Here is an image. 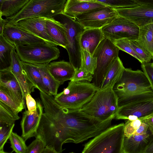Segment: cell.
<instances>
[{
  "mask_svg": "<svg viewBox=\"0 0 153 153\" xmlns=\"http://www.w3.org/2000/svg\"><path fill=\"white\" fill-rule=\"evenodd\" d=\"M81 65L93 75L96 67V59L88 51L81 49Z\"/></svg>",
  "mask_w": 153,
  "mask_h": 153,
  "instance_id": "836d02e7",
  "label": "cell"
},
{
  "mask_svg": "<svg viewBox=\"0 0 153 153\" xmlns=\"http://www.w3.org/2000/svg\"><path fill=\"white\" fill-rule=\"evenodd\" d=\"M130 43L133 50L141 59V64L149 63L152 56L141 47L136 40H130Z\"/></svg>",
  "mask_w": 153,
  "mask_h": 153,
  "instance_id": "e575fe53",
  "label": "cell"
},
{
  "mask_svg": "<svg viewBox=\"0 0 153 153\" xmlns=\"http://www.w3.org/2000/svg\"><path fill=\"white\" fill-rule=\"evenodd\" d=\"M113 42L120 50L123 51L132 56L141 63V59L134 51L131 46L130 40L127 39H123L115 41Z\"/></svg>",
  "mask_w": 153,
  "mask_h": 153,
  "instance_id": "d590c367",
  "label": "cell"
},
{
  "mask_svg": "<svg viewBox=\"0 0 153 153\" xmlns=\"http://www.w3.org/2000/svg\"><path fill=\"white\" fill-rule=\"evenodd\" d=\"M60 22L65 28L68 46L67 50L69 62L75 70L81 66L80 39L85 29L76 20H74L62 13L58 15Z\"/></svg>",
  "mask_w": 153,
  "mask_h": 153,
  "instance_id": "30bf717a",
  "label": "cell"
},
{
  "mask_svg": "<svg viewBox=\"0 0 153 153\" xmlns=\"http://www.w3.org/2000/svg\"><path fill=\"white\" fill-rule=\"evenodd\" d=\"M152 65H153V62H152Z\"/></svg>",
  "mask_w": 153,
  "mask_h": 153,
  "instance_id": "7dc6e473",
  "label": "cell"
},
{
  "mask_svg": "<svg viewBox=\"0 0 153 153\" xmlns=\"http://www.w3.org/2000/svg\"><path fill=\"white\" fill-rule=\"evenodd\" d=\"M124 125L111 126L85 145L82 153H124Z\"/></svg>",
  "mask_w": 153,
  "mask_h": 153,
  "instance_id": "3957f363",
  "label": "cell"
},
{
  "mask_svg": "<svg viewBox=\"0 0 153 153\" xmlns=\"http://www.w3.org/2000/svg\"><path fill=\"white\" fill-rule=\"evenodd\" d=\"M0 153H8L4 152V151L3 149H2V150H0Z\"/></svg>",
  "mask_w": 153,
  "mask_h": 153,
  "instance_id": "bcb514c9",
  "label": "cell"
},
{
  "mask_svg": "<svg viewBox=\"0 0 153 153\" xmlns=\"http://www.w3.org/2000/svg\"><path fill=\"white\" fill-rule=\"evenodd\" d=\"M66 0H30L15 15L6 19V25H14L19 21L26 19L43 17L53 18L63 13Z\"/></svg>",
  "mask_w": 153,
  "mask_h": 153,
  "instance_id": "52a82bcc",
  "label": "cell"
},
{
  "mask_svg": "<svg viewBox=\"0 0 153 153\" xmlns=\"http://www.w3.org/2000/svg\"><path fill=\"white\" fill-rule=\"evenodd\" d=\"M119 50L112 42L105 38L94 52L92 56L96 58L97 63L92 81L98 90L110 67L119 57Z\"/></svg>",
  "mask_w": 153,
  "mask_h": 153,
  "instance_id": "8fae6325",
  "label": "cell"
},
{
  "mask_svg": "<svg viewBox=\"0 0 153 153\" xmlns=\"http://www.w3.org/2000/svg\"><path fill=\"white\" fill-rule=\"evenodd\" d=\"M15 46L0 35V70L9 68L11 63V53Z\"/></svg>",
  "mask_w": 153,
  "mask_h": 153,
  "instance_id": "f1b7e54d",
  "label": "cell"
},
{
  "mask_svg": "<svg viewBox=\"0 0 153 153\" xmlns=\"http://www.w3.org/2000/svg\"><path fill=\"white\" fill-rule=\"evenodd\" d=\"M143 153H153V139Z\"/></svg>",
  "mask_w": 153,
  "mask_h": 153,
  "instance_id": "ee69618b",
  "label": "cell"
},
{
  "mask_svg": "<svg viewBox=\"0 0 153 153\" xmlns=\"http://www.w3.org/2000/svg\"><path fill=\"white\" fill-rule=\"evenodd\" d=\"M0 101L11 108L18 114L25 108L13 97L6 87L0 85Z\"/></svg>",
  "mask_w": 153,
  "mask_h": 153,
  "instance_id": "f546056e",
  "label": "cell"
},
{
  "mask_svg": "<svg viewBox=\"0 0 153 153\" xmlns=\"http://www.w3.org/2000/svg\"><path fill=\"white\" fill-rule=\"evenodd\" d=\"M92 79L93 75L81 65L79 68L75 70L74 75L70 81L73 82L86 81L91 82Z\"/></svg>",
  "mask_w": 153,
  "mask_h": 153,
  "instance_id": "8d00e7d4",
  "label": "cell"
},
{
  "mask_svg": "<svg viewBox=\"0 0 153 153\" xmlns=\"http://www.w3.org/2000/svg\"><path fill=\"white\" fill-rule=\"evenodd\" d=\"M11 70L18 80L25 99L27 95L34 92L36 88L25 73L16 49L11 52Z\"/></svg>",
  "mask_w": 153,
  "mask_h": 153,
  "instance_id": "d6986e66",
  "label": "cell"
},
{
  "mask_svg": "<svg viewBox=\"0 0 153 153\" xmlns=\"http://www.w3.org/2000/svg\"><path fill=\"white\" fill-rule=\"evenodd\" d=\"M46 28L51 39L59 46L66 49L68 41L63 24L54 18H46Z\"/></svg>",
  "mask_w": 153,
  "mask_h": 153,
  "instance_id": "603a6c76",
  "label": "cell"
},
{
  "mask_svg": "<svg viewBox=\"0 0 153 153\" xmlns=\"http://www.w3.org/2000/svg\"><path fill=\"white\" fill-rule=\"evenodd\" d=\"M141 67L149 79L153 90V66L152 63L149 62L142 64Z\"/></svg>",
  "mask_w": 153,
  "mask_h": 153,
  "instance_id": "ab89813d",
  "label": "cell"
},
{
  "mask_svg": "<svg viewBox=\"0 0 153 153\" xmlns=\"http://www.w3.org/2000/svg\"><path fill=\"white\" fill-rule=\"evenodd\" d=\"M8 22L7 19H4L0 16V35L2 34L4 28Z\"/></svg>",
  "mask_w": 153,
  "mask_h": 153,
  "instance_id": "7bdbcfd3",
  "label": "cell"
},
{
  "mask_svg": "<svg viewBox=\"0 0 153 153\" xmlns=\"http://www.w3.org/2000/svg\"><path fill=\"white\" fill-rule=\"evenodd\" d=\"M25 100L27 110L30 112L36 111V102L30 94L27 95Z\"/></svg>",
  "mask_w": 153,
  "mask_h": 153,
  "instance_id": "60d3db41",
  "label": "cell"
},
{
  "mask_svg": "<svg viewBox=\"0 0 153 153\" xmlns=\"http://www.w3.org/2000/svg\"><path fill=\"white\" fill-rule=\"evenodd\" d=\"M99 2L114 9L132 8L140 6L141 0H96Z\"/></svg>",
  "mask_w": 153,
  "mask_h": 153,
  "instance_id": "4dcf8cb0",
  "label": "cell"
},
{
  "mask_svg": "<svg viewBox=\"0 0 153 153\" xmlns=\"http://www.w3.org/2000/svg\"><path fill=\"white\" fill-rule=\"evenodd\" d=\"M117 97L112 88L97 90L91 100L80 110L102 121L115 118L118 108Z\"/></svg>",
  "mask_w": 153,
  "mask_h": 153,
  "instance_id": "8992f818",
  "label": "cell"
},
{
  "mask_svg": "<svg viewBox=\"0 0 153 153\" xmlns=\"http://www.w3.org/2000/svg\"><path fill=\"white\" fill-rule=\"evenodd\" d=\"M30 0H0V16L10 18L18 13Z\"/></svg>",
  "mask_w": 153,
  "mask_h": 153,
  "instance_id": "83f0119b",
  "label": "cell"
},
{
  "mask_svg": "<svg viewBox=\"0 0 153 153\" xmlns=\"http://www.w3.org/2000/svg\"><path fill=\"white\" fill-rule=\"evenodd\" d=\"M14 126L15 124L0 126V150L3 149L5 143L13 132Z\"/></svg>",
  "mask_w": 153,
  "mask_h": 153,
  "instance_id": "74e56055",
  "label": "cell"
},
{
  "mask_svg": "<svg viewBox=\"0 0 153 153\" xmlns=\"http://www.w3.org/2000/svg\"><path fill=\"white\" fill-rule=\"evenodd\" d=\"M48 71L54 79L60 85L73 78L75 69L70 62L64 60L53 62L48 65Z\"/></svg>",
  "mask_w": 153,
  "mask_h": 153,
  "instance_id": "44dd1931",
  "label": "cell"
},
{
  "mask_svg": "<svg viewBox=\"0 0 153 153\" xmlns=\"http://www.w3.org/2000/svg\"><path fill=\"white\" fill-rule=\"evenodd\" d=\"M11 147L16 153H25L27 146L22 137L12 132L9 137Z\"/></svg>",
  "mask_w": 153,
  "mask_h": 153,
  "instance_id": "d6a6232c",
  "label": "cell"
},
{
  "mask_svg": "<svg viewBox=\"0 0 153 153\" xmlns=\"http://www.w3.org/2000/svg\"><path fill=\"white\" fill-rule=\"evenodd\" d=\"M124 131V153H143L153 139L149 126L139 120L127 121Z\"/></svg>",
  "mask_w": 153,
  "mask_h": 153,
  "instance_id": "ba28073f",
  "label": "cell"
},
{
  "mask_svg": "<svg viewBox=\"0 0 153 153\" xmlns=\"http://www.w3.org/2000/svg\"><path fill=\"white\" fill-rule=\"evenodd\" d=\"M20 60L36 64H48L59 57L60 52L56 47L47 43H37L16 46Z\"/></svg>",
  "mask_w": 153,
  "mask_h": 153,
  "instance_id": "9c48e42d",
  "label": "cell"
},
{
  "mask_svg": "<svg viewBox=\"0 0 153 153\" xmlns=\"http://www.w3.org/2000/svg\"><path fill=\"white\" fill-rule=\"evenodd\" d=\"M105 38L101 29H85L81 37V48L92 56L100 42Z\"/></svg>",
  "mask_w": 153,
  "mask_h": 153,
  "instance_id": "7402d4cb",
  "label": "cell"
},
{
  "mask_svg": "<svg viewBox=\"0 0 153 153\" xmlns=\"http://www.w3.org/2000/svg\"><path fill=\"white\" fill-rule=\"evenodd\" d=\"M2 35L8 41L15 46L37 43H47L43 39L14 25H6Z\"/></svg>",
  "mask_w": 153,
  "mask_h": 153,
  "instance_id": "e0dca14e",
  "label": "cell"
},
{
  "mask_svg": "<svg viewBox=\"0 0 153 153\" xmlns=\"http://www.w3.org/2000/svg\"></svg>",
  "mask_w": 153,
  "mask_h": 153,
  "instance_id": "681fc988",
  "label": "cell"
},
{
  "mask_svg": "<svg viewBox=\"0 0 153 153\" xmlns=\"http://www.w3.org/2000/svg\"><path fill=\"white\" fill-rule=\"evenodd\" d=\"M40 94L48 118L44 126L45 136L51 144L59 149L65 143L83 142L111 126L113 119L100 120L80 109L62 107L52 96L42 92Z\"/></svg>",
  "mask_w": 153,
  "mask_h": 153,
  "instance_id": "6da1fadb",
  "label": "cell"
},
{
  "mask_svg": "<svg viewBox=\"0 0 153 153\" xmlns=\"http://www.w3.org/2000/svg\"><path fill=\"white\" fill-rule=\"evenodd\" d=\"M74 153V152H70V153Z\"/></svg>",
  "mask_w": 153,
  "mask_h": 153,
  "instance_id": "c3c4849f",
  "label": "cell"
},
{
  "mask_svg": "<svg viewBox=\"0 0 153 153\" xmlns=\"http://www.w3.org/2000/svg\"><path fill=\"white\" fill-rule=\"evenodd\" d=\"M46 19L43 17L27 18L21 20L13 25L43 39L51 45L56 47L58 45L51 39L47 32Z\"/></svg>",
  "mask_w": 153,
  "mask_h": 153,
  "instance_id": "9a60e30c",
  "label": "cell"
},
{
  "mask_svg": "<svg viewBox=\"0 0 153 153\" xmlns=\"http://www.w3.org/2000/svg\"><path fill=\"white\" fill-rule=\"evenodd\" d=\"M19 118L18 114L0 101V126L13 124Z\"/></svg>",
  "mask_w": 153,
  "mask_h": 153,
  "instance_id": "1f68e13d",
  "label": "cell"
},
{
  "mask_svg": "<svg viewBox=\"0 0 153 153\" xmlns=\"http://www.w3.org/2000/svg\"><path fill=\"white\" fill-rule=\"evenodd\" d=\"M48 64H36L41 74L42 81L47 94L55 96L57 94L60 84L53 78L48 69Z\"/></svg>",
  "mask_w": 153,
  "mask_h": 153,
  "instance_id": "484cf974",
  "label": "cell"
},
{
  "mask_svg": "<svg viewBox=\"0 0 153 153\" xmlns=\"http://www.w3.org/2000/svg\"><path fill=\"white\" fill-rule=\"evenodd\" d=\"M0 85L7 88L15 98L25 107L24 98L20 85L16 77L9 68L0 70Z\"/></svg>",
  "mask_w": 153,
  "mask_h": 153,
  "instance_id": "ffe728a7",
  "label": "cell"
},
{
  "mask_svg": "<svg viewBox=\"0 0 153 153\" xmlns=\"http://www.w3.org/2000/svg\"><path fill=\"white\" fill-rule=\"evenodd\" d=\"M42 153H59L55 150L48 147H45Z\"/></svg>",
  "mask_w": 153,
  "mask_h": 153,
  "instance_id": "f6af8a7d",
  "label": "cell"
},
{
  "mask_svg": "<svg viewBox=\"0 0 153 153\" xmlns=\"http://www.w3.org/2000/svg\"><path fill=\"white\" fill-rule=\"evenodd\" d=\"M36 102V111L30 112L28 110L23 114L21 122L22 137L26 141L33 137H35L43 112L42 105L39 100Z\"/></svg>",
  "mask_w": 153,
  "mask_h": 153,
  "instance_id": "2e32d148",
  "label": "cell"
},
{
  "mask_svg": "<svg viewBox=\"0 0 153 153\" xmlns=\"http://www.w3.org/2000/svg\"><path fill=\"white\" fill-rule=\"evenodd\" d=\"M124 68L121 60L118 57L113 62L110 67L98 90L113 88Z\"/></svg>",
  "mask_w": 153,
  "mask_h": 153,
  "instance_id": "cb8c5ba5",
  "label": "cell"
},
{
  "mask_svg": "<svg viewBox=\"0 0 153 153\" xmlns=\"http://www.w3.org/2000/svg\"><path fill=\"white\" fill-rule=\"evenodd\" d=\"M136 41L153 59V24L140 28L138 37Z\"/></svg>",
  "mask_w": 153,
  "mask_h": 153,
  "instance_id": "d4e9b609",
  "label": "cell"
},
{
  "mask_svg": "<svg viewBox=\"0 0 153 153\" xmlns=\"http://www.w3.org/2000/svg\"><path fill=\"white\" fill-rule=\"evenodd\" d=\"M23 69L31 82L40 92L47 94L39 69L36 64L21 62Z\"/></svg>",
  "mask_w": 153,
  "mask_h": 153,
  "instance_id": "4316f807",
  "label": "cell"
},
{
  "mask_svg": "<svg viewBox=\"0 0 153 153\" xmlns=\"http://www.w3.org/2000/svg\"><path fill=\"white\" fill-rule=\"evenodd\" d=\"M139 6L128 8L115 9L118 16L133 22L140 28L153 24V0H141Z\"/></svg>",
  "mask_w": 153,
  "mask_h": 153,
  "instance_id": "5bb4252c",
  "label": "cell"
},
{
  "mask_svg": "<svg viewBox=\"0 0 153 153\" xmlns=\"http://www.w3.org/2000/svg\"><path fill=\"white\" fill-rule=\"evenodd\" d=\"M118 16L115 9L106 6L79 15L76 19L85 29H102Z\"/></svg>",
  "mask_w": 153,
  "mask_h": 153,
  "instance_id": "4fadbf2b",
  "label": "cell"
},
{
  "mask_svg": "<svg viewBox=\"0 0 153 153\" xmlns=\"http://www.w3.org/2000/svg\"><path fill=\"white\" fill-rule=\"evenodd\" d=\"M105 6L96 0H68L62 13L76 20V17L79 15Z\"/></svg>",
  "mask_w": 153,
  "mask_h": 153,
  "instance_id": "ac0fdd59",
  "label": "cell"
},
{
  "mask_svg": "<svg viewBox=\"0 0 153 153\" xmlns=\"http://www.w3.org/2000/svg\"><path fill=\"white\" fill-rule=\"evenodd\" d=\"M139 29L135 24L119 16L111 23L101 29L105 37L113 42L123 39L136 40Z\"/></svg>",
  "mask_w": 153,
  "mask_h": 153,
  "instance_id": "7c38bea8",
  "label": "cell"
},
{
  "mask_svg": "<svg viewBox=\"0 0 153 153\" xmlns=\"http://www.w3.org/2000/svg\"><path fill=\"white\" fill-rule=\"evenodd\" d=\"M45 148L43 141L39 137H36L27 146L25 153H42Z\"/></svg>",
  "mask_w": 153,
  "mask_h": 153,
  "instance_id": "f35d334b",
  "label": "cell"
},
{
  "mask_svg": "<svg viewBox=\"0 0 153 153\" xmlns=\"http://www.w3.org/2000/svg\"><path fill=\"white\" fill-rule=\"evenodd\" d=\"M112 89L117 97L119 107L124 100L132 95L153 91L149 80L143 71L125 68Z\"/></svg>",
  "mask_w": 153,
  "mask_h": 153,
  "instance_id": "7a4b0ae2",
  "label": "cell"
},
{
  "mask_svg": "<svg viewBox=\"0 0 153 153\" xmlns=\"http://www.w3.org/2000/svg\"><path fill=\"white\" fill-rule=\"evenodd\" d=\"M153 114V91L137 94L124 100L116 114V119L140 120L141 121Z\"/></svg>",
  "mask_w": 153,
  "mask_h": 153,
  "instance_id": "5b68a950",
  "label": "cell"
},
{
  "mask_svg": "<svg viewBox=\"0 0 153 153\" xmlns=\"http://www.w3.org/2000/svg\"><path fill=\"white\" fill-rule=\"evenodd\" d=\"M97 90L93 83L88 81H70L66 88L54 97L63 107L80 109L91 100Z\"/></svg>",
  "mask_w": 153,
  "mask_h": 153,
  "instance_id": "277c9868",
  "label": "cell"
},
{
  "mask_svg": "<svg viewBox=\"0 0 153 153\" xmlns=\"http://www.w3.org/2000/svg\"><path fill=\"white\" fill-rule=\"evenodd\" d=\"M146 124L153 133V114L142 121Z\"/></svg>",
  "mask_w": 153,
  "mask_h": 153,
  "instance_id": "b9f144b4",
  "label": "cell"
}]
</instances>
